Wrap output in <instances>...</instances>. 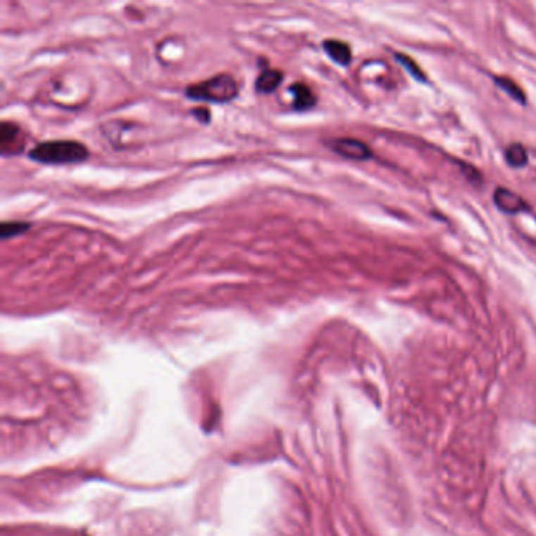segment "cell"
I'll list each match as a JSON object with an SVG mask.
<instances>
[{"label": "cell", "mask_w": 536, "mask_h": 536, "mask_svg": "<svg viewBox=\"0 0 536 536\" xmlns=\"http://www.w3.org/2000/svg\"><path fill=\"white\" fill-rule=\"evenodd\" d=\"M30 159L44 166L80 164L88 159V148L76 140H52L33 147Z\"/></svg>", "instance_id": "1"}, {"label": "cell", "mask_w": 536, "mask_h": 536, "mask_svg": "<svg viewBox=\"0 0 536 536\" xmlns=\"http://www.w3.org/2000/svg\"><path fill=\"white\" fill-rule=\"evenodd\" d=\"M237 93H239V87L236 79L230 74H217L211 79L187 87L186 90V94L191 99L213 104L230 103L237 96Z\"/></svg>", "instance_id": "2"}, {"label": "cell", "mask_w": 536, "mask_h": 536, "mask_svg": "<svg viewBox=\"0 0 536 536\" xmlns=\"http://www.w3.org/2000/svg\"><path fill=\"white\" fill-rule=\"evenodd\" d=\"M328 147L335 154L342 156L344 159L349 161H368L373 158V151L365 142L359 139L351 137H342V139H332L328 142Z\"/></svg>", "instance_id": "3"}, {"label": "cell", "mask_w": 536, "mask_h": 536, "mask_svg": "<svg viewBox=\"0 0 536 536\" xmlns=\"http://www.w3.org/2000/svg\"><path fill=\"white\" fill-rule=\"evenodd\" d=\"M24 150V135L21 127L10 121H4L0 127V151L4 156L19 154Z\"/></svg>", "instance_id": "4"}, {"label": "cell", "mask_w": 536, "mask_h": 536, "mask_svg": "<svg viewBox=\"0 0 536 536\" xmlns=\"http://www.w3.org/2000/svg\"><path fill=\"white\" fill-rule=\"evenodd\" d=\"M494 203L501 213L505 214H519L530 211V205L522 199L521 195L510 191L506 187H497L494 191Z\"/></svg>", "instance_id": "5"}, {"label": "cell", "mask_w": 536, "mask_h": 536, "mask_svg": "<svg viewBox=\"0 0 536 536\" xmlns=\"http://www.w3.org/2000/svg\"><path fill=\"white\" fill-rule=\"evenodd\" d=\"M324 51L328 56L334 60L335 63L346 66L351 63L352 60V52L349 44H346L344 42H340V39H328L324 42Z\"/></svg>", "instance_id": "6"}, {"label": "cell", "mask_w": 536, "mask_h": 536, "mask_svg": "<svg viewBox=\"0 0 536 536\" xmlns=\"http://www.w3.org/2000/svg\"><path fill=\"white\" fill-rule=\"evenodd\" d=\"M289 92L293 94V107L296 111L305 112L316 104L315 93L305 84H293L289 88Z\"/></svg>", "instance_id": "7"}, {"label": "cell", "mask_w": 536, "mask_h": 536, "mask_svg": "<svg viewBox=\"0 0 536 536\" xmlns=\"http://www.w3.org/2000/svg\"><path fill=\"white\" fill-rule=\"evenodd\" d=\"M282 80H283V74L280 71H277V70L263 71L256 79V84H255L256 92L264 93V94L274 93L277 88H279V85L282 84Z\"/></svg>", "instance_id": "8"}, {"label": "cell", "mask_w": 536, "mask_h": 536, "mask_svg": "<svg viewBox=\"0 0 536 536\" xmlns=\"http://www.w3.org/2000/svg\"><path fill=\"white\" fill-rule=\"evenodd\" d=\"M505 161L506 164L513 168H522L527 166L528 162V153L524 145L513 144L506 148L505 151Z\"/></svg>", "instance_id": "9"}, {"label": "cell", "mask_w": 536, "mask_h": 536, "mask_svg": "<svg viewBox=\"0 0 536 536\" xmlns=\"http://www.w3.org/2000/svg\"><path fill=\"white\" fill-rule=\"evenodd\" d=\"M494 82L497 84L505 93L510 94V96H511L514 101H518L519 104H525V101H527L525 93H524V90H522V88H521L518 84L514 82L513 79L497 76V77H494Z\"/></svg>", "instance_id": "10"}, {"label": "cell", "mask_w": 536, "mask_h": 536, "mask_svg": "<svg viewBox=\"0 0 536 536\" xmlns=\"http://www.w3.org/2000/svg\"><path fill=\"white\" fill-rule=\"evenodd\" d=\"M395 58L398 60V63L409 73V76H412L413 79L418 80V82H426V80H428L426 79V74L423 73L422 68H420L416 63V60L411 58L409 56H406V54H401V52H397Z\"/></svg>", "instance_id": "11"}, {"label": "cell", "mask_w": 536, "mask_h": 536, "mask_svg": "<svg viewBox=\"0 0 536 536\" xmlns=\"http://www.w3.org/2000/svg\"><path fill=\"white\" fill-rule=\"evenodd\" d=\"M30 228L29 223L25 222H4L2 223V239L6 241L10 239V237H15L18 235H21L24 232H27V230Z\"/></svg>", "instance_id": "12"}]
</instances>
